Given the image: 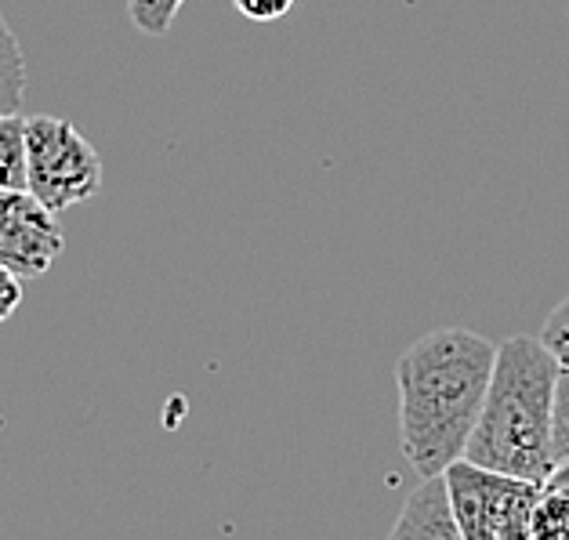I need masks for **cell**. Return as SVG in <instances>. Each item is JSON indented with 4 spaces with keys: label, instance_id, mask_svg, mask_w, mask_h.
<instances>
[{
    "label": "cell",
    "instance_id": "cell-11",
    "mask_svg": "<svg viewBox=\"0 0 569 540\" xmlns=\"http://www.w3.org/2000/svg\"><path fill=\"white\" fill-rule=\"evenodd\" d=\"M540 341L555 352L562 370H569V298H562L551 309V316L545 320V330H540Z\"/></svg>",
    "mask_w": 569,
    "mask_h": 540
},
{
    "label": "cell",
    "instance_id": "cell-9",
    "mask_svg": "<svg viewBox=\"0 0 569 540\" xmlns=\"http://www.w3.org/2000/svg\"><path fill=\"white\" fill-rule=\"evenodd\" d=\"M530 540H569V493L545 487L530 519Z\"/></svg>",
    "mask_w": 569,
    "mask_h": 540
},
{
    "label": "cell",
    "instance_id": "cell-15",
    "mask_svg": "<svg viewBox=\"0 0 569 540\" xmlns=\"http://www.w3.org/2000/svg\"><path fill=\"white\" fill-rule=\"evenodd\" d=\"M545 487H548V490H562V493H569V457L551 468V476H548Z\"/></svg>",
    "mask_w": 569,
    "mask_h": 540
},
{
    "label": "cell",
    "instance_id": "cell-14",
    "mask_svg": "<svg viewBox=\"0 0 569 540\" xmlns=\"http://www.w3.org/2000/svg\"><path fill=\"white\" fill-rule=\"evenodd\" d=\"M19 304H22V276L0 266V323L11 320Z\"/></svg>",
    "mask_w": 569,
    "mask_h": 540
},
{
    "label": "cell",
    "instance_id": "cell-8",
    "mask_svg": "<svg viewBox=\"0 0 569 540\" xmlns=\"http://www.w3.org/2000/svg\"><path fill=\"white\" fill-rule=\"evenodd\" d=\"M26 94V54L8 19L0 16V113H19Z\"/></svg>",
    "mask_w": 569,
    "mask_h": 540
},
{
    "label": "cell",
    "instance_id": "cell-3",
    "mask_svg": "<svg viewBox=\"0 0 569 540\" xmlns=\"http://www.w3.org/2000/svg\"><path fill=\"white\" fill-rule=\"evenodd\" d=\"M447 487L453 516L465 540H526L537 501L545 497V482L497 472L457 457L447 468Z\"/></svg>",
    "mask_w": 569,
    "mask_h": 540
},
{
    "label": "cell",
    "instance_id": "cell-12",
    "mask_svg": "<svg viewBox=\"0 0 569 540\" xmlns=\"http://www.w3.org/2000/svg\"><path fill=\"white\" fill-rule=\"evenodd\" d=\"M551 442H555V464L569 457V370L559 373V389H555V428H551Z\"/></svg>",
    "mask_w": 569,
    "mask_h": 540
},
{
    "label": "cell",
    "instance_id": "cell-4",
    "mask_svg": "<svg viewBox=\"0 0 569 540\" xmlns=\"http://www.w3.org/2000/svg\"><path fill=\"white\" fill-rule=\"evenodd\" d=\"M30 192L54 214L91 200L102 186V160L94 146L62 117L26 120Z\"/></svg>",
    "mask_w": 569,
    "mask_h": 540
},
{
    "label": "cell",
    "instance_id": "cell-2",
    "mask_svg": "<svg viewBox=\"0 0 569 540\" xmlns=\"http://www.w3.org/2000/svg\"><path fill=\"white\" fill-rule=\"evenodd\" d=\"M562 363L540 338H508L497 344V363L486 407L468 442V461L548 482L555 468V389Z\"/></svg>",
    "mask_w": 569,
    "mask_h": 540
},
{
    "label": "cell",
    "instance_id": "cell-13",
    "mask_svg": "<svg viewBox=\"0 0 569 540\" xmlns=\"http://www.w3.org/2000/svg\"><path fill=\"white\" fill-rule=\"evenodd\" d=\"M232 4L243 19H251V22H276L295 8V0H232Z\"/></svg>",
    "mask_w": 569,
    "mask_h": 540
},
{
    "label": "cell",
    "instance_id": "cell-7",
    "mask_svg": "<svg viewBox=\"0 0 569 540\" xmlns=\"http://www.w3.org/2000/svg\"><path fill=\"white\" fill-rule=\"evenodd\" d=\"M0 189H30L26 117L19 113H0Z\"/></svg>",
    "mask_w": 569,
    "mask_h": 540
},
{
    "label": "cell",
    "instance_id": "cell-1",
    "mask_svg": "<svg viewBox=\"0 0 569 540\" xmlns=\"http://www.w3.org/2000/svg\"><path fill=\"white\" fill-rule=\"evenodd\" d=\"M493 363L497 344L465 327L428 330L396 359L402 453L421 479L468 453Z\"/></svg>",
    "mask_w": 569,
    "mask_h": 540
},
{
    "label": "cell",
    "instance_id": "cell-10",
    "mask_svg": "<svg viewBox=\"0 0 569 540\" xmlns=\"http://www.w3.org/2000/svg\"><path fill=\"white\" fill-rule=\"evenodd\" d=\"M186 0H128V16L142 33L149 37H163L171 30V22L178 16Z\"/></svg>",
    "mask_w": 569,
    "mask_h": 540
},
{
    "label": "cell",
    "instance_id": "cell-5",
    "mask_svg": "<svg viewBox=\"0 0 569 540\" xmlns=\"http://www.w3.org/2000/svg\"><path fill=\"white\" fill-rule=\"evenodd\" d=\"M62 247V226L48 203H40L30 189H0V266L33 280L54 266Z\"/></svg>",
    "mask_w": 569,
    "mask_h": 540
},
{
    "label": "cell",
    "instance_id": "cell-6",
    "mask_svg": "<svg viewBox=\"0 0 569 540\" xmlns=\"http://www.w3.org/2000/svg\"><path fill=\"white\" fill-rule=\"evenodd\" d=\"M396 540H465L453 516L447 476H425L392 526Z\"/></svg>",
    "mask_w": 569,
    "mask_h": 540
}]
</instances>
